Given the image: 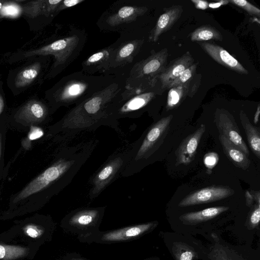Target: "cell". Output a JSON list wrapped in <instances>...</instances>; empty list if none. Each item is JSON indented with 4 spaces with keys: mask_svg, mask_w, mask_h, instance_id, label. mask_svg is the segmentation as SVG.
<instances>
[{
    "mask_svg": "<svg viewBox=\"0 0 260 260\" xmlns=\"http://www.w3.org/2000/svg\"><path fill=\"white\" fill-rule=\"evenodd\" d=\"M189 83L170 88L168 92L167 108L172 109L177 106L183 100L188 89Z\"/></svg>",
    "mask_w": 260,
    "mask_h": 260,
    "instance_id": "cell-27",
    "label": "cell"
},
{
    "mask_svg": "<svg viewBox=\"0 0 260 260\" xmlns=\"http://www.w3.org/2000/svg\"><path fill=\"white\" fill-rule=\"evenodd\" d=\"M172 251L175 260H193L198 257L192 247L182 242H174Z\"/></svg>",
    "mask_w": 260,
    "mask_h": 260,
    "instance_id": "cell-26",
    "label": "cell"
},
{
    "mask_svg": "<svg viewBox=\"0 0 260 260\" xmlns=\"http://www.w3.org/2000/svg\"><path fill=\"white\" fill-rule=\"evenodd\" d=\"M24 14L31 18L40 15L51 16L48 7V0H36L29 1L22 8Z\"/></svg>",
    "mask_w": 260,
    "mask_h": 260,
    "instance_id": "cell-22",
    "label": "cell"
},
{
    "mask_svg": "<svg viewBox=\"0 0 260 260\" xmlns=\"http://www.w3.org/2000/svg\"><path fill=\"white\" fill-rule=\"evenodd\" d=\"M22 12V8L19 3L14 1H4L0 12V19L2 18H16Z\"/></svg>",
    "mask_w": 260,
    "mask_h": 260,
    "instance_id": "cell-28",
    "label": "cell"
},
{
    "mask_svg": "<svg viewBox=\"0 0 260 260\" xmlns=\"http://www.w3.org/2000/svg\"><path fill=\"white\" fill-rule=\"evenodd\" d=\"M168 56V49L164 48L139 60L124 76L125 78L124 87L135 88L154 85L155 78L165 69Z\"/></svg>",
    "mask_w": 260,
    "mask_h": 260,
    "instance_id": "cell-6",
    "label": "cell"
},
{
    "mask_svg": "<svg viewBox=\"0 0 260 260\" xmlns=\"http://www.w3.org/2000/svg\"><path fill=\"white\" fill-rule=\"evenodd\" d=\"M117 76L88 75L82 71L62 78L52 89L51 102L55 108L77 105L111 83Z\"/></svg>",
    "mask_w": 260,
    "mask_h": 260,
    "instance_id": "cell-2",
    "label": "cell"
},
{
    "mask_svg": "<svg viewBox=\"0 0 260 260\" xmlns=\"http://www.w3.org/2000/svg\"><path fill=\"white\" fill-rule=\"evenodd\" d=\"M216 154L209 153L205 156L204 158V162L208 167L212 168L216 164L218 158Z\"/></svg>",
    "mask_w": 260,
    "mask_h": 260,
    "instance_id": "cell-35",
    "label": "cell"
},
{
    "mask_svg": "<svg viewBox=\"0 0 260 260\" xmlns=\"http://www.w3.org/2000/svg\"><path fill=\"white\" fill-rule=\"evenodd\" d=\"M100 211L96 209H87L76 212L70 219L73 225H87L94 222L99 216Z\"/></svg>",
    "mask_w": 260,
    "mask_h": 260,
    "instance_id": "cell-24",
    "label": "cell"
},
{
    "mask_svg": "<svg viewBox=\"0 0 260 260\" xmlns=\"http://www.w3.org/2000/svg\"><path fill=\"white\" fill-rule=\"evenodd\" d=\"M228 3H229V2L228 1H220L217 3H210L208 7L212 9L217 8L221 5H226Z\"/></svg>",
    "mask_w": 260,
    "mask_h": 260,
    "instance_id": "cell-38",
    "label": "cell"
},
{
    "mask_svg": "<svg viewBox=\"0 0 260 260\" xmlns=\"http://www.w3.org/2000/svg\"><path fill=\"white\" fill-rule=\"evenodd\" d=\"M247 216L245 225L248 230H253L258 227L260 220V204L252 205Z\"/></svg>",
    "mask_w": 260,
    "mask_h": 260,
    "instance_id": "cell-30",
    "label": "cell"
},
{
    "mask_svg": "<svg viewBox=\"0 0 260 260\" xmlns=\"http://www.w3.org/2000/svg\"><path fill=\"white\" fill-rule=\"evenodd\" d=\"M43 130L39 127L31 125L27 137L22 141V145L25 149L31 146V141L39 139L43 136Z\"/></svg>",
    "mask_w": 260,
    "mask_h": 260,
    "instance_id": "cell-31",
    "label": "cell"
},
{
    "mask_svg": "<svg viewBox=\"0 0 260 260\" xmlns=\"http://www.w3.org/2000/svg\"><path fill=\"white\" fill-rule=\"evenodd\" d=\"M1 147H2V135L0 134V156L1 153Z\"/></svg>",
    "mask_w": 260,
    "mask_h": 260,
    "instance_id": "cell-41",
    "label": "cell"
},
{
    "mask_svg": "<svg viewBox=\"0 0 260 260\" xmlns=\"http://www.w3.org/2000/svg\"><path fill=\"white\" fill-rule=\"evenodd\" d=\"M198 63L192 64L184 70L177 78H176L169 85V88L188 83L194 75Z\"/></svg>",
    "mask_w": 260,
    "mask_h": 260,
    "instance_id": "cell-29",
    "label": "cell"
},
{
    "mask_svg": "<svg viewBox=\"0 0 260 260\" xmlns=\"http://www.w3.org/2000/svg\"><path fill=\"white\" fill-rule=\"evenodd\" d=\"M29 249L18 245L0 243V260H15L25 256Z\"/></svg>",
    "mask_w": 260,
    "mask_h": 260,
    "instance_id": "cell-25",
    "label": "cell"
},
{
    "mask_svg": "<svg viewBox=\"0 0 260 260\" xmlns=\"http://www.w3.org/2000/svg\"><path fill=\"white\" fill-rule=\"evenodd\" d=\"M24 234L32 238H39L44 234V229L39 225L30 223L25 225L23 228Z\"/></svg>",
    "mask_w": 260,
    "mask_h": 260,
    "instance_id": "cell-33",
    "label": "cell"
},
{
    "mask_svg": "<svg viewBox=\"0 0 260 260\" xmlns=\"http://www.w3.org/2000/svg\"><path fill=\"white\" fill-rule=\"evenodd\" d=\"M229 2L244 10L251 15H255L258 17L260 16V10L248 1L245 0H230Z\"/></svg>",
    "mask_w": 260,
    "mask_h": 260,
    "instance_id": "cell-32",
    "label": "cell"
},
{
    "mask_svg": "<svg viewBox=\"0 0 260 260\" xmlns=\"http://www.w3.org/2000/svg\"><path fill=\"white\" fill-rule=\"evenodd\" d=\"M130 159V146L128 148L110 156L89 180L88 196L94 199L118 177L121 176Z\"/></svg>",
    "mask_w": 260,
    "mask_h": 260,
    "instance_id": "cell-7",
    "label": "cell"
},
{
    "mask_svg": "<svg viewBox=\"0 0 260 260\" xmlns=\"http://www.w3.org/2000/svg\"><path fill=\"white\" fill-rule=\"evenodd\" d=\"M115 43L94 52L82 62V71L87 74L93 75L100 73H104L110 64L115 49Z\"/></svg>",
    "mask_w": 260,
    "mask_h": 260,
    "instance_id": "cell-10",
    "label": "cell"
},
{
    "mask_svg": "<svg viewBox=\"0 0 260 260\" xmlns=\"http://www.w3.org/2000/svg\"><path fill=\"white\" fill-rule=\"evenodd\" d=\"M205 130V124H202L194 132L182 141L176 151L177 164L187 165L192 161Z\"/></svg>",
    "mask_w": 260,
    "mask_h": 260,
    "instance_id": "cell-12",
    "label": "cell"
},
{
    "mask_svg": "<svg viewBox=\"0 0 260 260\" xmlns=\"http://www.w3.org/2000/svg\"><path fill=\"white\" fill-rule=\"evenodd\" d=\"M158 222L155 221L126 227L107 233L103 235L102 239L107 241L128 240L150 231L155 228Z\"/></svg>",
    "mask_w": 260,
    "mask_h": 260,
    "instance_id": "cell-16",
    "label": "cell"
},
{
    "mask_svg": "<svg viewBox=\"0 0 260 260\" xmlns=\"http://www.w3.org/2000/svg\"><path fill=\"white\" fill-rule=\"evenodd\" d=\"M200 46L211 58L221 65L239 74H248V71L222 47L209 43H203Z\"/></svg>",
    "mask_w": 260,
    "mask_h": 260,
    "instance_id": "cell-11",
    "label": "cell"
},
{
    "mask_svg": "<svg viewBox=\"0 0 260 260\" xmlns=\"http://www.w3.org/2000/svg\"><path fill=\"white\" fill-rule=\"evenodd\" d=\"M84 1L85 0H62L58 7L57 14L64 10L71 8Z\"/></svg>",
    "mask_w": 260,
    "mask_h": 260,
    "instance_id": "cell-34",
    "label": "cell"
},
{
    "mask_svg": "<svg viewBox=\"0 0 260 260\" xmlns=\"http://www.w3.org/2000/svg\"><path fill=\"white\" fill-rule=\"evenodd\" d=\"M87 38V33L84 29L71 27L63 37L41 48L25 52L24 57L53 55L54 62L50 74L55 76L78 57L83 49Z\"/></svg>",
    "mask_w": 260,
    "mask_h": 260,
    "instance_id": "cell-3",
    "label": "cell"
},
{
    "mask_svg": "<svg viewBox=\"0 0 260 260\" xmlns=\"http://www.w3.org/2000/svg\"><path fill=\"white\" fill-rule=\"evenodd\" d=\"M193 59L189 51L182 56L173 60L172 63L158 76L161 88L169 87L170 84L184 70L191 66Z\"/></svg>",
    "mask_w": 260,
    "mask_h": 260,
    "instance_id": "cell-15",
    "label": "cell"
},
{
    "mask_svg": "<svg viewBox=\"0 0 260 260\" xmlns=\"http://www.w3.org/2000/svg\"><path fill=\"white\" fill-rule=\"evenodd\" d=\"M49 111L42 102L31 100L23 106L15 115L16 120L25 124L40 123L46 119Z\"/></svg>",
    "mask_w": 260,
    "mask_h": 260,
    "instance_id": "cell-13",
    "label": "cell"
},
{
    "mask_svg": "<svg viewBox=\"0 0 260 260\" xmlns=\"http://www.w3.org/2000/svg\"><path fill=\"white\" fill-rule=\"evenodd\" d=\"M4 108V101L3 96L0 94V115L2 113Z\"/></svg>",
    "mask_w": 260,
    "mask_h": 260,
    "instance_id": "cell-40",
    "label": "cell"
},
{
    "mask_svg": "<svg viewBox=\"0 0 260 260\" xmlns=\"http://www.w3.org/2000/svg\"><path fill=\"white\" fill-rule=\"evenodd\" d=\"M229 209L227 206L210 207L201 211L184 213L179 216V219L185 225H195L211 220Z\"/></svg>",
    "mask_w": 260,
    "mask_h": 260,
    "instance_id": "cell-17",
    "label": "cell"
},
{
    "mask_svg": "<svg viewBox=\"0 0 260 260\" xmlns=\"http://www.w3.org/2000/svg\"><path fill=\"white\" fill-rule=\"evenodd\" d=\"M196 8L200 10H206L208 8L209 4L207 2L201 0H191Z\"/></svg>",
    "mask_w": 260,
    "mask_h": 260,
    "instance_id": "cell-36",
    "label": "cell"
},
{
    "mask_svg": "<svg viewBox=\"0 0 260 260\" xmlns=\"http://www.w3.org/2000/svg\"><path fill=\"white\" fill-rule=\"evenodd\" d=\"M214 121L219 134L224 136L248 157L249 150L233 115L225 110L218 109L215 113Z\"/></svg>",
    "mask_w": 260,
    "mask_h": 260,
    "instance_id": "cell-8",
    "label": "cell"
},
{
    "mask_svg": "<svg viewBox=\"0 0 260 260\" xmlns=\"http://www.w3.org/2000/svg\"><path fill=\"white\" fill-rule=\"evenodd\" d=\"M240 119L245 131L250 148L254 155L260 158V129L253 126L250 122L245 113L241 110Z\"/></svg>",
    "mask_w": 260,
    "mask_h": 260,
    "instance_id": "cell-19",
    "label": "cell"
},
{
    "mask_svg": "<svg viewBox=\"0 0 260 260\" xmlns=\"http://www.w3.org/2000/svg\"><path fill=\"white\" fill-rule=\"evenodd\" d=\"M136 33L120 34L114 42L115 49L109 67L104 75L125 76L136 63L135 59L144 45V38L137 37Z\"/></svg>",
    "mask_w": 260,
    "mask_h": 260,
    "instance_id": "cell-5",
    "label": "cell"
},
{
    "mask_svg": "<svg viewBox=\"0 0 260 260\" xmlns=\"http://www.w3.org/2000/svg\"><path fill=\"white\" fill-rule=\"evenodd\" d=\"M210 260H245L230 247L216 242L208 254Z\"/></svg>",
    "mask_w": 260,
    "mask_h": 260,
    "instance_id": "cell-20",
    "label": "cell"
},
{
    "mask_svg": "<svg viewBox=\"0 0 260 260\" xmlns=\"http://www.w3.org/2000/svg\"><path fill=\"white\" fill-rule=\"evenodd\" d=\"M234 193V190L228 186H212L191 192L183 198L178 206H190L211 203L226 198Z\"/></svg>",
    "mask_w": 260,
    "mask_h": 260,
    "instance_id": "cell-9",
    "label": "cell"
},
{
    "mask_svg": "<svg viewBox=\"0 0 260 260\" xmlns=\"http://www.w3.org/2000/svg\"><path fill=\"white\" fill-rule=\"evenodd\" d=\"M41 69V63L39 62H36L22 70L15 78L16 87H24L30 84L38 76Z\"/></svg>",
    "mask_w": 260,
    "mask_h": 260,
    "instance_id": "cell-21",
    "label": "cell"
},
{
    "mask_svg": "<svg viewBox=\"0 0 260 260\" xmlns=\"http://www.w3.org/2000/svg\"><path fill=\"white\" fill-rule=\"evenodd\" d=\"M3 3H4V1H0V12H1L2 8Z\"/></svg>",
    "mask_w": 260,
    "mask_h": 260,
    "instance_id": "cell-42",
    "label": "cell"
},
{
    "mask_svg": "<svg viewBox=\"0 0 260 260\" xmlns=\"http://www.w3.org/2000/svg\"><path fill=\"white\" fill-rule=\"evenodd\" d=\"M72 260H82V259H73Z\"/></svg>",
    "mask_w": 260,
    "mask_h": 260,
    "instance_id": "cell-43",
    "label": "cell"
},
{
    "mask_svg": "<svg viewBox=\"0 0 260 260\" xmlns=\"http://www.w3.org/2000/svg\"><path fill=\"white\" fill-rule=\"evenodd\" d=\"M124 76H117L105 88L81 103L75 105L55 125V132L65 140L83 131L95 130L102 126L113 128L108 108L125 85Z\"/></svg>",
    "mask_w": 260,
    "mask_h": 260,
    "instance_id": "cell-1",
    "label": "cell"
},
{
    "mask_svg": "<svg viewBox=\"0 0 260 260\" xmlns=\"http://www.w3.org/2000/svg\"><path fill=\"white\" fill-rule=\"evenodd\" d=\"M259 113H260V105H259V104H258L257 106V108L256 112H255V113L254 114V116L253 121H254V123L255 124H256L258 121Z\"/></svg>",
    "mask_w": 260,
    "mask_h": 260,
    "instance_id": "cell-39",
    "label": "cell"
},
{
    "mask_svg": "<svg viewBox=\"0 0 260 260\" xmlns=\"http://www.w3.org/2000/svg\"><path fill=\"white\" fill-rule=\"evenodd\" d=\"M182 12V6L180 5L174 6L168 9L158 18L150 33L148 40L156 42L160 35L169 30L179 19Z\"/></svg>",
    "mask_w": 260,
    "mask_h": 260,
    "instance_id": "cell-14",
    "label": "cell"
},
{
    "mask_svg": "<svg viewBox=\"0 0 260 260\" xmlns=\"http://www.w3.org/2000/svg\"><path fill=\"white\" fill-rule=\"evenodd\" d=\"M245 197L246 206L249 207H251L253 205L254 201L252 193L251 192L246 190L245 192Z\"/></svg>",
    "mask_w": 260,
    "mask_h": 260,
    "instance_id": "cell-37",
    "label": "cell"
},
{
    "mask_svg": "<svg viewBox=\"0 0 260 260\" xmlns=\"http://www.w3.org/2000/svg\"><path fill=\"white\" fill-rule=\"evenodd\" d=\"M148 10V6L135 0L118 1L102 14L96 24L105 32L136 33L137 24Z\"/></svg>",
    "mask_w": 260,
    "mask_h": 260,
    "instance_id": "cell-4",
    "label": "cell"
},
{
    "mask_svg": "<svg viewBox=\"0 0 260 260\" xmlns=\"http://www.w3.org/2000/svg\"><path fill=\"white\" fill-rule=\"evenodd\" d=\"M223 37L220 32L210 25H203L194 30L191 34V41H206L211 40L222 41Z\"/></svg>",
    "mask_w": 260,
    "mask_h": 260,
    "instance_id": "cell-23",
    "label": "cell"
},
{
    "mask_svg": "<svg viewBox=\"0 0 260 260\" xmlns=\"http://www.w3.org/2000/svg\"><path fill=\"white\" fill-rule=\"evenodd\" d=\"M219 140L224 153L236 167L244 170L249 168L250 160L240 149L220 134Z\"/></svg>",
    "mask_w": 260,
    "mask_h": 260,
    "instance_id": "cell-18",
    "label": "cell"
}]
</instances>
